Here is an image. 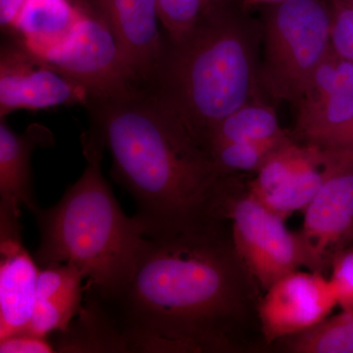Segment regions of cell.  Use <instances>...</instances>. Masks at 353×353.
Masks as SVG:
<instances>
[{
  "label": "cell",
  "instance_id": "cell-1",
  "mask_svg": "<svg viewBox=\"0 0 353 353\" xmlns=\"http://www.w3.org/2000/svg\"><path fill=\"white\" fill-rule=\"evenodd\" d=\"M245 270L212 220L168 238L145 236L119 290L85 294L103 309L127 352H226L248 305Z\"/></svg>",
  "mask_w": 353,
  "mask_h": 353
},
{
  "label": "cell",
  "instance_id": "cell-2",
  "mask_svg": "<svg viewBox=\"0 0 353 353\" xmlns=\"http://www.w3.org/2000/svg\"><path fill=\"white\" fill-rule=\"evenodd\" d=\"M87 108L90 131L108 148L113 176L134 199L146 238H168L214 219L211 205L222 175L152 90Z\"/></svg>",
  "mask_w": 353,
  "mask_h": 353
},
{
  "label": "cell",
  "instance_id": "cell-3",
  "mask_svg": "<svg viewBox=\"0 0 353 353\" xmlns=\"http://www.w3.org/2000/svg\"><path fill=\"white\" fill-rule=\"evenodd\" d=\"M220 4L209 6L181 41L167 43L148 88L204 148L218 124L255 99L252 32Z\"/></svg>",
  "mask_w": 353,
  "mask_h": 353
},
{
  "label": "cell",
  "instance_id": "cell-4",
  "mask_svg": "<svg viewBox=\"0 0 353 353\" xmlns=\"http://www.w3.org/2000/svg\"><path fill=\"white\" fill-rule=\"evenodd\" d=\"M87 165L57 204L34 214L41 233L39 266L72 264L88 279L85 289L108 294L119 290L134 270L145 228L123 212L101 170L103 143L82 136Z\"/></svg>",
  "mask_w": 353,
  "mask_h": 353
},
{
  "label": "cell",
  "instance_id": "cell-5",
  "mask_svg": "<svg viewBox=\"0 0 353 353\" xmlns=\"http://www.w3.org/2000/svg\"><path fill=\"white\" fill-rule=\"evenodd\" d=\"M273 6L265 24L260 80L274 99L296 104L331 52V12L321 0Z\"/></svg>",
  "mask_w": 353,
  "mask_h": 353
},
{
  "label": "cell",
  "instance_id": "cell-6",
  "mask_svg": "<svg viewBox=\"0 0 353 353\" xmlns=\"http://www.w3.org/2000/svg\"><path fill=\"white\" fill-rule=\"evenodd\" d=\"M44 60L82 85L90 102L125 99L146 90L132 73L108 26L87 9L73 36Z\"/></svg>",
  "mask_w": 353,
  "mask_h": 353
},
{
  "label": "cell",
  "instance_id": "cell-7",
  "mask_svg": "<svg viewBox=\"0 0 353 353\" xmlns=\"http://www.w3.org/2000/svg\"><path fill=\"white\" fill-rule=\"evenodd\" d=\"M229 206L234 250L264 290L305 265L299 234L288 229L285 218L250 194Z\"/></svg>",
  "mask_w": 353,
  "mask_h": 353
},
{
  "label": "cell",
  "instance_id": "cell-8",
  "mask_svg": "<svg viewBox=\"0 0 353 353\" xmlns=\"http://www.w3.org/2000/svg\"><path fill=\"white\" fill-rule=\"evenodd\" d=\"M296 106L299 139L307 145L341 148L353 130V63L331 50Z\"/></svg>",
  "mask_w": 353,
  "mask_h": 353
},
{
  "label": "cell",
  "instance_id": "cell-9",
  "mask_svg": "<svg viewBox=\"0 0 353 353\" xmlns=\"http://www.w3.org/2000/svg\"><path fill=\"white\" fill-rule=\"evenodd\" d=\"M90 103L87 90L16 39L0 50V118L17 110Z\"/></svg>",
  "mask_w": 353,
  "mask_h": 353
},
{
  "label": "cell",
  "instance_id": "cell-10",
  "mask_svg": "<svg viewBox=\"0 0 353 353\" xmlns=\"http://www.w3.org/2000/svg\"><path fill=\"white\" fill-rule=\"evenodd\" d=\"M299 236L304 266L320 272L331 267L339 252L353 241V152L345 157L325 181L305 208Z\"/></svg>",
  "mask_w": 353,
  "mask_h": 353
},
{
  "label": "cell",
  "instance_id": "cell-11",
  "mask_svg": "<svg viewBox=\"0 0 353 353\" xmlns=\"http://www.w3.org/2000/svg\"><path fill=\"white\" fill-rule=\"evenodd\" d=\"M336 305L330 279L320 272H292L274 283L259 303L265 341L270 343L314 328Z\"/></svg>",
  "mask_w": 353,
  "mask_h": 353
},
{
  "label": "cell",
  "instance_id": "cell-12",
  "mask_svg": "<svg viewBox=\"0 0 353 353\" xmlns=\"http://www.w3.org/2000/svg\"><path fill=\"white\" fill-rule=\"evenodd\" d=\"M123 57L143 88H150L166 51L160 34L157 0H92Z\"/></svg>",
  "mask_w": 353,
  "mask_h": 353
},
{
  "label": "cell",
  "instance_id": "cell-13",
  "mask_svg": "<svg viewBox=\"0 0 353 353\" xmlns=\"http://www.w3.org/2000/svg\"><path fill=\"white\" fill-rule=\"evenodd\" d=\"M0 340L29 330L41 267L21 240L20 217L0 215Z\"/></svg>",
  "mask_w": 353,
  "mask_h": 353
},
{
  "label": "cell",
  "instance_id": "cell-14",
  "mask_svg": "<svg viewBox=\"0 0 353 353\" xmlns=\"http://www.w3.org/2000/svg\"><path fill=\"white\" fill-rule=\"evenodd\" d=\"M52 136L46 128L34 125L23 134L11 129L0 118V204L36 214L41 208L34 199L32 182V154L39 146H50Z\"/></svg>",
  "mask_w": 353,
  "mask_h": 353
},
{
  "label": "cell",
  "instance_id": "cell-15",
  "mask_svg": "<svg viewBox=\"0 0 353 353\" xmlns=\"http://www.w3.org/2000/svg\"><path fill=\"white\" fill-rule=\"evenodd\" d=\"M83 279L72 264L41 267L29 331L44 336L66 331L83 308Z\"/></svg>",
  "mask_w": 353,
  "mask_h": 353
},
{
  "label": "cell",
  "instance_id": "cell-16",
  "mask_svg": "<svg viewBox=\"0 0 353 353\" xmlns=\"http://www.w3.org/2000/svg\"><path fill=\"white\" fill-rule=\"evenodd\" d=\"M83 10L71 0H27L9 32L28 50L44 59L73 36Z\"/></svg>",
  "mask_w": 353,
  "mask_h": 353
},
{
  "label": "cell",
  "instance_id": "cell-17",
  "mask_svg": "<svg viewBox=\"0 0 353 353\" xmlns=\"http://www.w3.org/2000/svg\"><path fill=\"white\" fill-rule=\"evenodd\" d=\"M330 153L329 148L290 141L267 158L250 183L248 194L261 201L299 174L324 163Z\"/></svg>",
  "mask_w": 353,
  "mask_h": 353
},
{
  "label": "cell",
  "instance_id": "cell-18",
  "mask_svg": "<svg viewBox=\"0 0 353 353\" xmlns=\"http://www.w3.org/2000/svg\"><path fill=\"white\" fill-rule=\"evenodd\" d=\"M290 139L279 123L275 109L253 99L230 114L211 132L206 150L229 143H264Z\"/></svg>",
  "mask_w": 353,
  "mask_h": 353
},
{
  "label": "cell",
  "instance_id": "cell-19",
  "mask_svg": "<svg viewBox=\"0 0 353 353\" xmlns=\"http://www.w3.org/2000/svg\"><path fill=\"white\" fill-rule=\"evenodd\" d=\"M296 353H353V309L327 318L314 328L284 339Z\"/></svg>",
  "mask_w": 353,
  "mask_h": 353
},
{
  "label": "cell",
  "instance_id": "cell-20",
  "mask_svg": "<svg viewBox=\"0 0 353 353\" xmlns=\"http://www.w3.org/2000/svg\"><path fill=\"white\" fill-rule=\"evenodd\" d=\"M290 141L287 139L264 143H229L213 146L208 152L221 175L229 172L256 173L272 153Z\"/></svg>",
  "mask_w": 353,
  "mask_h": 353
},
{
  "label": "cell",
  "instance_id": "cell-21",
  "mask_svg": "<svg viewBox=\"0 0 353 353\" xmlns=\"http://www.w3.org/2000/svg\"><path fill=\"white\" fill-rule=\"evenodd\" d=\"M160 24L169 41H181L208 8V0H157Z\"/></svg>",
  "mask_w": 353,
  "mask_h": 353
},
{
  "label": "cell",
  "instance_id": "cell-22",
  "mask_svg": "<svg viewBox=\"0 0 353 353\" xmlns=\"http://www.w3.org/2000/svg\"><path fill=\"white\" fill-rule=\"evenodd\" d=\"M329 7L332 50L353 63V6L345 0H330Z\"/></svg>",
  "mask_w": 353,
  "mask_h": 353
},
{
  "label": "cell",
  "instance_id": "cell-23",
  "mask_svg": "<svg viewBox=\"0 0 353 353\" xmlns=\"http://www.w3.org/2000/svg\"><path fill=\"white\" fill-rule=\"evenodd\" d=\"M330 278L336 292L338 304L343 310L353 309V245L334 256Z\"/></svg>",
  "mask_w": 353,
  "mask_h": 353
},
{
  "label": "cell",
  "instance_id": "cell-24",
  "mask_svg": "<svg viewBox=\"0 0 353 353\" xmlns=\"http://www.w3.org/2000/svg\"><path fill=\"white\" fill-rule=\"evenodd\" d=\"M51 352H55L52 341L48 340V336L32 333L29 330L0 340V353Z\"/></svg>",
  "mask_w": 353,
  "mask_h": 353
},
{
  "label": "cell",
  "instance_id": "cell-25",
  "mask_svg": "<svg viewBox=\"0 0 353 353\" xmlns=\"http://www.w3.org/2000/svg\"><path fill=\"white\" fill-rule=\"evenodd\" d=\"M27 0H0V24L2 30L10 32L14 21Z\"/></svg>",
  "mask_w": 353,
  "mask_h": 353
},
{
  "label": "cell",
  "instance_id": "cell-26",
  "mask_svg": "<svg viewBox=\"0 0 353 353\" xmlns=\"http://www.w3.org/2000/svg\"><path fill=\"white\" fill-rule=\"evenodd\" d=\"M284 1V0H243V6L245 8H252L260 6H266V4H276L279 2Z\"/></svg>",
  "mask_w": 353,
  "mask_h": 353
},
{
  "label": "cell",
  "instance_id": "cell-27",
  "mask_svg": "<svg viewBox=\"0 0 353 353\" xmlns=\"http://www.w3.org/2000/svg\"><path fill=\"white\" fill-rule=\"evenodd\" d=\"M339 150H350V152H353V130L350 132V134H348L347 139H345V143H343V145L341 146V148Z\"/></svg>",
  "mask_w": 353,
  "mask_h": 353
},
{
  "label": "cell",
  "instance_id": "cell-28",
  "mask_svg": "<svg viewBox=\"0 0 353 353\" xmlns=\"http://www.w3.org/2000/svg\"><path fill=\"white\" fill-rule=\"evenodd\" d=\"M224 0H208V7L211 6V4L220 3V2H223Z\"/></svg>",
  "mask_w": 353,
  "mask_h": 353
},
{
  "label": "cell",
  "instance_id": "cell-29",
  "mask_svg": "<svg viewBox=\"0 0 353 353\" xmlns=\"http://www.w3.org/2000/svg\"><path fill=\"white\" fill-rule=\"evenodd\" d=\"M345 1L348 2V3L352 4V6H353V0H345Z\"/></svg>",
  "mask_w": 353,
  "mask_h": 353
}]
</instances>
